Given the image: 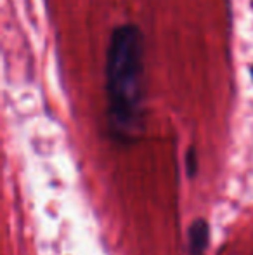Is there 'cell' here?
I'll return each instance as SVG.
<instances>
[{
  "label": "cell",
  "mask_w": 253,
  "mask_h": 255,
  "mask_svg": "<svg viewBox=\"0 0 253 255\" xmlns=\"http://www.w3.org/2000/svg\"><path fill=\"white\" fill-rule=\"evenodd\" d=\"M104 73L109 132L115 141L132 144L142 134L146 120L144 37L137 24L113 28Z\"/></svg>",
  "instance_id": "6da1fadb"
},
{
  "label": "cell",
  "mask_w": 253,
  "mask_h": 255,
  "mask_svg": "<svg viewBox=\"0 0 253 255\" xmlns=\"http://www.w3.org/2000/svg\"><path fill=\"white\" fill-rule=\"evenodd\" d=\"M210 238V226L205 219H196L189 226V235H187V247L189 255H205L208 249Z\"/></svg>",
  "instance_id": "7a4b0ae2"
},
{
  "label": "cell",
  "mask_w": 253,
  "mask_h": 255,
  "mask_svg": "<svg viewBox=\"0 0 253 255\" xmlns=\"http://www.w3.org/2000/svg\"><path fill=\"white\" fill-rule=\"evenodd\" d=\"M186 161H187V174H189V177H192V175H196V170H198V154H196L194 148H189Z\"/></svg>",
  "instance_id": "3957f363"
},
{
  "label": "cell",
  "mask_w": 253,
  "mask_h": 255,
  "mask_svg": "<svg viewBox=\"0 0 253 255\" xmlns=\"http://www.w3.org/2000/svg\"><path fill=\"white\" fill-rule=\"evenodd\" d=\"M250 77H252V80H253V64L250 66Z\"/></svg>",
  "instance_id": "277c9868"
}]
</instances>
